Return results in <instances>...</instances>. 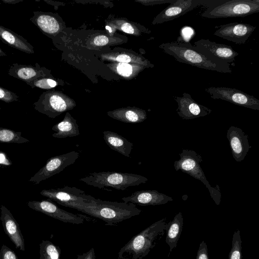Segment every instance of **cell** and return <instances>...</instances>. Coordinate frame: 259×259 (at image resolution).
Instances as JSON below:
<instances>
[{"label":"cell","mask_w":259,"mask_h":259,"mask_svg":"<svg viewBox=\"0 0 259 259\" xmlns=\"http://www.w3.org/2000/svg\"><path fill=\"white\" fill-rule=\"evenodd\" d=\"M159 48L179 62L221 73H232L231 64L219 61L199 52L189 42L163 43Z\"/></svg>","instance_id":"1"},{"label":"cell","mask_w":259,"mask_h":259,"mask_svg":"<svg viewBox=\"0 0 259 259\" xmlns=\"http://www.w3.org/2000/svg\"><path fill=\"white\" fill-rule=\"evenodd\" d=\"M166 218L160 220L134 236L119 251V259H143L165 232Z\"/></svg>","instance_id":"2"},{"label":"cell","mask_w":259,"mask_h":259,"mask_svg":"<svg viewBox=\"0 0 259 259\" xmlns=\"http://www.w3.org/2000/svg\"><path fill=\"white\" fill-rule=\"evenodd\" d=\"M79 211L101 219L109 226L114 225L141 212V210L131 202H112L96 198L90 203H85Z\"/></svg>","instance_id":"3"},{"label":"cell","mask_w":259,"mask_h":259,"mask_svg":"<svg viewBox=\"0 0 259 259\" xmlns=\"http://www.w3.org/2000/svg\"><path fill=\"white\" fill-rule=\"evenodd\" d=\"M79 181L99 189L111 187L117 190H124L129 187L145 183L148 180L143 176L132 173L101 171L91 173L80 179Z\"/></svg>","instance_id":"4"},{"label":"cell","mask_w":259,"mask_h":259,"mask_svg":"<svg viewBox=\"0 0 259 259\" xmlns=\"http://www.w3.org/2000/svg\"><path fill=\"white\" fill-rule=\"evenodd\" d=\"M180 159L174 162V166L176 171L181 170L200 180L208 189L210 196L217 205H219L221 199V193L219 187L216 188L210 186L208 182L200 163L202 162L201 156L194 150L183 149L179 154Z\"/></svg>","instance_id":"5"},{"label":"cell","mask_w":259,"mask_h":259,"mask_svg":"<svg viewBox=\"0 0 259 259\" xmlns=\"http://www.w3.org/2000/svg\"><path fill=\"white\" fill-rule=\"evenodd\" d=\"M259 12V0H231L207 8L201 16L207 18L245 17Z\"/></svg>","instance_id":"6"},{"label":"cell","mask_w":259,"mask_h":259,"mask_svg":"<svg viewBox=\"0 0 259 259\" xmlns=\"http://www.w3.org/2000/svg\"><path fill=\"white\" fill-rule=\"evenodd\" d=\"M40 193L61 205L78 211L85 203H90L95 199L79 188L67 186L61 188L44 189Z\"/></svg>","instance_id":"7"},{"label":"cell","mask_w":259,"mask_h":259,"mask_svg":"<svg viewBox=\"0 0 259 259\" xmlns=\"http://www.w3.org/2000/svg\"><path fill=\"white\" fill-rule=\"evenodd\" d=\"M226 0H177L162 11L154 19L153 23L160 24L182 16L198 6L207 8L224 3Z\"/></svg>","instance_id":"8"},{"label":"cell","mask_w":259,"mask_h":259,"mask_svg":"<svg viewBox=\"0 0 259 259\" xmlns=\"http://www.w3.org/2000/svg\"><path fill=\"white\" fill-rule=\"evenodd\" d=\"M79 157L78 152L73 151L49 158L45 165L29 180L34 185L59 174L68 166L73 164Z\"/></svg>","instance_id":"9"},{"label":"cell","mask_w":259,"mask_h":259,"mask_svg":"<svg viewBox=\"0 0 259 259\" xmlns=\"http://www.w3.org/2000/svg\"><path fill=\"white\" fill-rule=\"evenodd\" d=\"M205 90L213 99H221L235 105L259 110V100L239 90L226 87H209Z\"/></svg>","instance_id":"10"},{"label":"cell","mask_w":259,"mask_h":259,"mask_svg":"<svg viewBox=\"0 0 259 259\" xmlns=\"http://www.w3.org/2000/svg\"><path fill=\"white\" fill-rule=\"evenodd\" d=\"M28 206L37 211L43 213L49 217L64 223L80 224L84 219H89L85 216L74 214L65 211L54 203L51 199L32 200L27 202Z\"/></svg>","instance_id":"11"},{"label":"cell","mask_w":259,"mask_h":259,"mask_svg":"<svg viewBox=\"0 0 259 259\" xmlns=\"http://www.w3.org/2000/svg\"><path fill=\"white\" fill-rule=\"evenodd\" d=\"M193 46L199 52L230 64L235 61V58L239 55L231 46L218 44L209 39H199L194 42Z\"/></svg>","instance_id":"12"},{"label":"cell","mask_w":259,"mask_h":259,"mask_svg":"<svg viewBox=\"0 0 259 259\" xmlns=\"http://www.w3.org/2000/svg\"><path fill=\"white\" fill-rule=\"evenodd\" d=\"M214 35L236 44L245 43L256 27L249 24L230 23L220 25Z\"/></svg>","instance_id":"13"},{"label":"cell","mask_w":259,"mask_h":259,"mask_svg":"<svg viewBox=\"0 0 259 259\" xmlns=\"http://www.w3.org/2000/svg\"><path fill=\"white\" fill-rule=\"evenodd\" d=\"M33 105L36 111L52 118L72 107L62 97L52 93H44Z\"/></svg>","instance_id":"14"},{"label":"cell","mask_w":259,"mask_h":259,"mask_svg":"<svg viewBox=\"0 0 259 259\" xmlns=\"http://www.w3.org/2000/svg\"><path fill=\"white\" fill-rule=\"evenodd\" d=\"M173 97L178 104L177 112L183 119L203 117L212 112L210 109L196 102L188 93H184L182 97Z\"/></svg>","instance_id":"15"},{"label":"cell","mask_w":259,"mask_h":259,"mask_svg":"<svg viewBox=\"0 0 259 259\" xmlns=\"http://www.w3.org/2000/svg\"><path fill=\"white\" fill-rule=\"evenodd\" d=\"M1 221L4 231L16 248L25 251V241L19 226L10 211L4 205L0 207Z\"/></svg>","instance_id":"16"},{"label":"cell","mask_w":259,"mask_h":259,"mask_svg":"<svg viewBox=\"0 0 259 259\" xmlns=\"http://www.w3.org/2000/svg\"><path fill=\"white\" fill-rule=\"evenodd\" d=\"M227 138L235 160L237 162L243 160L251 148L248 135L240 128L231 126L227 131Z\"/></svg>","instance_id":"17"},{"label":"cell","mask_w":259,"mask_h":259,"mask_svg":"<svg viewBox=\"0 0 259 259\" xmlns=\"http://www.w3.org/2000/svg\"><path fill=\"white\" fill-rule=\"evenodd\" d=\"M121 200L125 202H131L141 206L162 205L173 201L171 197L156 190L136 191L131 196L122 197Z\"/></svg>","instance_id":"18"},{"label":"cell","mask_w":259,"mask_h":259,"mask_svg":"<svg viewBox=\"0 0 259 259\" xmlns=\"http://www.w3.org/2000/svg\"><path fill=\"white\" fill-rule=\"evenodd\" d=\"M8 73L26 83L38 77L45 76L44 69L37 63L35 65L13 63L10 66Z\"/></svg>","instance_id":"19"},{"label":"cell","mask_w":259,"mask_h":259,"mask_svg":"<svg viewBox=\"0 0 259 259\" xmlns=\"http://www.w3.org/2000/svg\"><path fill=\"white\" fill-rule=\"evenodd\" d=\"M0 40L27 54H33L34 48L24 37L0 24Z\"/></svg>","instance_id":"20"},{"label":"cell","mask_w":259,"mask_h":259,"mask_svg":"<svg viewBox=\"0 0 259 259\" xmlns=\"http://www.w3.org/2000/svg\"><path fill=\"white\" fill-rule=\"evenodd\" d=\"M33 16L30 20L42 33L49 35L56 34L60 30V25L56 18L47 13L33 12Z\"/></svg>","instance_id":"21"},{"label":"cell","mask_w":259,"mask_h":259,"mask_svg":"<svg viewBox=\"0 0 259 259\" xmlns=\"http://www.w3.org/2000/svg\"><path fill=\"white\" fill-rule=\"evenodd\" d=\"M103 138L107 145L112 150L123 156L130 157L133 144L118 134L109 131L103 132Z\"/></svg>","instance_id":"22"},{"label":"cell","mask_w":259,"mask_h":259,"mask_svg":"<svg viewBox=\"0 0 259 259\" xmlns=\"http://www.w3.org/2000/svg\"><path fill=\"white\" fill-rule=\"evenodd\" d=\"M52 130L55 132L52 136L56 138L73 137L80 135L76 120L69 113L66 114L62 121L54 125Z\"/></svg>","instance_id":"23"},{"label":"cell","mask_w":259,"mask_h":259,"mask_svg":"<svg viewBox=\"0 0 259 259\" xmlns=\"http://www.w3.org/2000/svg\"><path fill=\"white\" fill-rule=\"evenodd\" d=\"M183 217L182 212L177 213L170 222L165 226V242L169 247V253L176 247L182 232L183 227Z\"/></svg>","instance_id":"24"},{"label":"cell","mask_w":259,"mask_h":259,"mask_svg":"<svg viewBox=\"0 0 259 259\" xmlns=\"http://www.w3.org/2000/svg\"><path fill=\"white\" fill-rule=\"evenodd\" d=\"M112 118L125 123H140L147 118L145 110L137 108H126L108 113Z\"/></svg>","instance_id":"25"},{"label":"cell","mask_w":259,"mask_h":259,"mask_svg":"<svg viewBox=\"0 0 259 259\" xmlns=\"http://www.w3.org/2000/svg\"><path fill=\"white\" fill-rule=\"evenodd\" d=\"M21 132H15L6 127H0V143L22 144L29 142L21 136Z\"/></svg>","instance_id":"26"},{"label":"cell","mask_w":259,"mask_h":259,"mask_svg":"<svg viewBox=\"0 0 259 259\" xmlns=\"http://www.w3.org/2000/svg\"><path fill=\"white\" fill-rule=\"evenodd\" d=\"M39 259H60V250L52 242L42 240L39 244Z\"/></svg>","instance_id":"27"},{"label":"cell","mask_w":259,"mask_h":259,"mask_svg":"<svg viewBox=\"0 0 259 259\" xmlns=\"http://www.w3.org/2000/svg\"><path fill=\"white\" fill-rule=\"evenodd\" d=\"M229 259H242V241L239 230L233 234Z\"/></svg>","instance_id":"28"},{"label":"cell","mask_w":259,"mask_h":259,"mask_svg":"<svg viewBox=\"0 0 259 259\" xmlns=\"http://www.w3.org/2000/svg\"><path fill=\"white\" fill-rule=\"evenodd\" d=\"M32 88H38L41 89H51L57 84L55 80L42 76L26 83Z\"/></svg>","instance_id":"29"},{"label":"cell","mask_w":259,"mask_h":259,"mask_svg":"<svg viewBox=\"0 0 259 259\" xmlns=\"http://www.w3.org/2000/svg\"><path fill=\"white\" fill-rule=\"evenodd\" d=\"M0 100L9 103L18 101L19 97L16 93L0 86Z\"/></svg>","instance_id":"30"},{"label":"cell","mask_w":259,"mask_h":259,"mask_svg":"<svg viewBox=\"0 0 259 259\" xmlns=\"http://www.w3.org/2000/svg\"><path fill=\"white\" fill-rule=\"evenodd\" d=\"M0 259H19L16 253L10 248L3 244L0 249Z\"/></svg>","instance_id":"31"},{"label":"cell","mask_w":259,"mask_h":259,"mask_svg":"<svg viewBox=\"0 0 259 259\" xmlns=\"http://www.w3.org/2000/svg\"><path fill=\"white\" fill-rule=\"evenodd\" d=\"M117 72L123 76H129L132 73V67L128 63H121L117 67Z\"/></svg>","instance_id":"32"},{"label":"cell","mask_w":259,"mask_h":259,"mask_svg":"<svg viewBox=\"0 0 259 259\" xmlns=\"http://www.w3.org/2000/svg\"><path fill=\"white\" fill-rule=\"evenodd\" d=\"M196 259H209L207 246L204 241H202L199 245Z\"/></svg>","instance_id":"33"},{"label":"cell","mask_w":259,"mask_h":259,"mask_svg":"<svg viewBox=\"0 0 259 259\" xmlns=\"http://www.w3.org/2000/svg\"><path fill=\"white\" fill-rule=\"evenodd\" d=\"M194 33V31L192 28L185 27L182 29L180 37L178 39H183L184 41L182 42H189L188 41L193 37Z\"/></svg>","instance_id":"34"},{"label":"cell","mask_w":259,"mask_h":259,"mask_svg":"<svg viewBox=\"0 0 259 259\" xmlns=\"http://www.w3.org/2000/svg\"><path fill=\"white\" fill-rule=\"evenodd\" d=\"M77 259H96L95 251L92 248L88 251L82 254L78 255Z\"/></svg>","instance_id":"35"},{"label":"cell","mask_w":259,"mask_h":259,"mask_svg":"<svg viewBox=\"0 0 259 259\" xmlns=\"http://www.w3.org/2000/svg\"><path fill=\"white\" fill-rule=\"evenodd\" d=\"M108 38L105 35H99L96 36L94 39V42L95 45L98 46H102L106 45L108 42Z\"/></svg>","instance_id":"36"},{"label":"cell","mask_w":259,"mask_h":259,"mask_svg":"<svg viewBox=\"0 0 259 259\" xmlns=\"http://www.w3.org/2000/svg\"><path fill=\"white\" fill-rule=\"evenodd\" d=\"M177 0H155V1H148L143 2L147 5H158L163 4H172L176 2Z\"/></svg>","instance_id":"37"},{"label":"cell","mask_w":259,"mask_h":259,"mask_svg":"<svg viewBox=\"0 0 259 259\" xmlns=\"http://www.w3.org/2000/svg\"><path fill=\"white\" fill-rule=\"evenodd\" d=\"M121 29L122 31L127 33L133 34L134 33V29L130 24L127 23L123 24Z\"/></svg>","instance_id":"38"},{"label":"cell","mask_w":259,"mask_h":259,"mask_svg":"<svg viewBox=\"0 0 259 259\" xmlns=\"http://www.w3.org/2000/svg\"><path fill=\"white\" fill-rule=\"evenodd\" d=\"M116 60L119 62L127 63L131 61V58L127 55L121 54L117 56Z\"/></svg>","instance_id":"39"},{"label":"cell","mask_w":259,"mask_h":259,"mask_svg":"<svg viewBox=\"0 0 259 259\" xmlns=\"http://www.w3.org/2000/svg\"><path fill=\"white\" fill-rule=\"evenodd\" d=\"M8 163H9L5 154L3 152H0V164H8Z\"/></svg>","instance_id":"40"},{"label":"cell","mask_w":259,"mask_h":259,"mask_svg":"<svg viewBox=\"0 0 259 259\" xmlns=\"http://www.w3.org/2000/svg\"><path fill=\"white\" fill-rule=\"evenodd\" d=\"M2 1L7 4H16L17 3L23 2V0H2Z\"/></svg>","instance_id":"41"},{"label":"cell","mask_w":259,"mask_h":259,"mask_svg":"<svg viewBox=\"0 0 259 259\" xmlns=\"http://www.w3.org/2000/svg\"><path fill=\"white\" fill-rule=\"evenodd\" d=\"M7 56V54L5 52H4L0 48V57H5Z\"/></svg>","instance_id":"42"}]
</instances>
